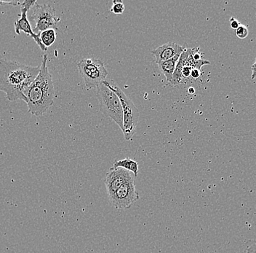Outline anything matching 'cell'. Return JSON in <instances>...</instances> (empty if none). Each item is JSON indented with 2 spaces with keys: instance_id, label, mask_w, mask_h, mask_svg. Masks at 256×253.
<instances>
[{
  "instance_id": "obj_1",
  "label": "cell",
  "mask_w": 256,
  "mask_h": 253,
  "mask_svg": "<svg viewBox=\"0 0 256 253\" xmlns=\"http://www.w3.org/2000/svg\"><path fill=\"white\" fill-rule=\"evenodd\" d=\"M39 70L40 66H28L6 58L0 60V91L10 102L22 100L26 103L28 88Z\"/></svg>"
},
{
  "instance_id": "obj_2",
  "label": "cell",
  "mask_w": 256,
  "mask_h": 253,
  "mask_svg": "<svg viewBox=\"0 0 256 253\" xmlns=\"http://www.w3.org/2000/svg\"><path fill=\"white\" fill-rule=\"evenodd\" d=\"M47 54L42 56L39 75L30 85L26 98L28 113L40 116L54 104L55 90L51 74L47 66Z\"/></svg>"
},
{
  "instance_id": "obj_3",
  "label": "cell",
  "mask_w": 256,
  "mask_h": 253,
  "mask_svg": "<svg viewBox=\"0 0 256 253\" xmlns=\"http://www.w3.org/2000/svg\"><path fill=\"white\" fill-rule=\"evenodd\" d=\"M103 83L119 96L123 112V129L122 131L126 140H130L136 131L140 112L132 100L122 91L119 85H117L114 80L107 78Z\"/></svg>"
},
{
  "instance_id": "obj_4",
  "label": "cell",
  "mask_w": 256,
  "mask_h": 253,
  "mask_svg": "<svg viewBox=\"0 0 256 253\" xmlns=\"http://www.w3.org/2000/svg\"><path fill=\"white\" fill-rule=\"evenodd\" d=\"M97 98L101 113L112 118L123 130V107L118 94L102 83L97 87Z\"/></svg>"
},
{
  "instance_id": "obj_5",
  "label": "cell",
  "mask_w": 256,
  "mask_h": 253,
  "mask_svg": "<svg viewBox=\"0 0 256 253\" xmlns=\"http://www.w3.org/2000/svg\"><path fill=\"white\" fill-rule=\"evenodd\" d=\"M77 67L88 89L97 88L108 76L104 63L97 58H85L78 63Z\"/></svg>"
},
{
  "instance_id": "obj_6",
  "label": "cell",
  "mask_w": 256,
  "mask_h": 253,
  "mask_svg": "<svg viewBox=\"0 0 256 253\" xmlns=\"http://www.w3.org/2000/svg\"><path fill=\"white\" fill-rule=\"evenodd\" d=\"M28 20L34 23V29L33 31L38 34L49 28L58 29L57 24L59 22L60 18L57 17L53 6L36 3L34 12Z\"/></svg>"
},
{
  "instance_id": "obj_7",
  "label": "cell",
  "mask_w": 256,
  "mask_h": 253,
  "mask_svg": "<svg viewBox=\"0 0 256 253\" xmlns=\"http://www.w3.org/2000/svg\"><path fill=\"white\" fill-rule=\"evenodd\" d=\"M135 178L129 179L109 196L110 203L117 210H128L138 200L140 197L135 188Z\"/></svg>"
},
{
  "instance_id": "obj_8",
  "label": "cell",
  "mask_w": 256,
  "mask_h": 253,
  "mask_svg": "<svg viewBox=\"0 0 256 253\" xmlns=\"http://www.w3.org/2000/svg\"><path fill=\"white\" fill-rule=\"evenodd\" d=\"M134 177L135 178L132 172L126 169L114 168V167L111 168L104 179V183H105L108 196L112 195L125 182Z\"/></svg>"
},
{
  "instance_id": "obj_9",
  "label": "cell",
  "mask_w": 256,
  "mask_h": 253,
  "mask_svg": "<svg viewBox=\"0 0 256 253\" xmlns=\"http://www.w3.org/2000/svg\"><path fill=\"white\" fill-rule=\"evenodd\" d=\"M20 11H21V14L20 15V18L15 20V23H14L15 33L18 35H20V31H23L25 34H28V36H31L34 39L38 46L40 47L41 50H43V51H47V47L44 46L42 42H41L40 38H39V33L36 34L33 31L31 23H30V21L27 18L28 9L20 7Z\"/></svg>"
},
{
  "instance_id": "obj_10",
  "label": "cell",
  "mask_w": 256,
  "mask_h": 253,
  "mask_svg": "<svg viewBox=\"0 0 256 253\" xmlns=\"http://www.w3.org/2000/svg\"><path fill=\"white\" fill-rule=\"evenodd\" d=\"M184 47L178 45L175 42H167L159 46L151 51L153 56L155 57L156 63L157 64L167 61L178 54H181L184 50Z\"/></svg>"
},
{
  "instance_id": "obj_11",
  "label": "cell",
  "mask_w": 256,
  "mask_h": 253,
  "mask_svg": "<svg viewBox=\"0 0 256 253\" xmlns=\"http://www.w3.org/2000/svg\"><path fill=\"white\" fill-rule=\"evenodd\" d=\"M191 48H185L183 53H181L179 58H178V62H177L176 67L174 71L173 77H172L171 83L170 85L172 86L178 85L182 82L183 77L182 76V69L183 66H185V62L186 59L190 54Z\"/></svg>"
},
{
  "instance_id": "obj_12",
  "label": "cell",
  "mask_w": 256,
  "mask_h": 253,
  "mask_svg": "<svg viewBox=\"0 0 256 253\" xmlns=\"http://www.w3.org/2000/svg\"><path fill=\"white\" fill-rule=\"evenodd\" d=\"M180 56L181 54L177 55L173 58L158 64L161 72L165 76L167 81L169 83H171L172 77H173V72L176 67L177 62H178Z\"/></svg>"
},
{
  "instance_id": "obj_13",
  "label": "cell",
  "mask_w": 256,
  "mask_h": 253,
  "mask_svg": "<svg viewBox=\"0 0 256 253\" xmlns=\"http://www.w3.org/2000/svg\"><path fill=\"white\" fill-rule=\"evenodd\" d=\"M114 168H123L132 172L135 178L138 174V164L134 160L130 159L129 158H126L120 161H116L114 163Z\"/></svg>"
},
{
  "instance_id": "obj_14",
  "label": "cell",
  "mask_w": 256,
  "mask_h": 253,
  "mask_svg": "<svg viewBox=\"0 0 256 253\" xmlns=\"http://www.w3.org/2000/svg\"><path fill=\"white\" fill-rule=\"evenodd\" d=\"M56 30L53 29V28H49L42 32H39L41 42H42V45L47 48L54 43L55 39H56Z\"/></svg>"
},
{
  "instance_id": "obj_15",
  "label": "cell",
  "mask_w": 256,
  "mask_h": 253,
  "mask_svg": "<svg viewBox=\"0 0 256 253\" xmlns=\"http://www.w3.org/2000/svg\"><path fill=\"white\" fill-rule=\"evenodd\" d=\"M211 62L206 60H200V61H195L193 59L192 57L189 54L187 59H186V62H185V66H191L192 68H195V69H201L202 66L206 65V64H210Z\"/></svg>"
},
{
  "instance_id": "obj_16",
  "label": "cell",
  "mask_w": 256,
  "mask_h": 253,
  "mask_svg": "<svg viewBox=\"0 0 256 253\" xmlns=\"http://www.w3.org/2000/svg\"><path fill=\"white\" fill-rule=\"evenodd\" d=\"M125 9H126V7L121 0H114L113 5L110 10L112 13L119 15V14H123L124 12Z\"/></svg>"
},
{
  "instance_id": "obj_17",
  "label": "cell",
  "mask_w": 256,
  "mask_h": 253,
  "mask_svg": "<svg viewBox=\"0 0 256 253\" xmlns=\"http://www.w3.org/2000/svg\"><path fill=\"white\" fill-rule=\"evenodd\" d=\"M248 34H249V30H248V26H246V25L242 24V23L235 30V34H236L237 37L241 39H246L248 37Z\"/></svg>"
},
{
  "instance_id": "obj_18",
  "label": "cell",
  "mask_w": 256,
  "mask_h": 253,
  "mask_svg": "<svg viewBox=\"0 0 256 253\" xmlns=\"http://www.w3.org/2000/svg\"><path fill=\"white\" fill-rule=\"evenodd\" d=\"M246 253H256V240H248L246 243Z\"/></svg>"
},
{
  "instance_id": "obj_19",
  "label": "cell",
  "mask_w": 256,
  "mask_h": 253,
  "mask_svg": "<svg viewBox=\"0 0 256 253\" xmlns=\"http://www.w3.org/2000/svg\"><path fill=\"white\" fill-rule=\"evenodd\" d=\"M37 1H28V0H25L23 2H20V7H23V8L27 9L29 10L33 6L35 5Z\"/></svg>"
},
{
  "instance_id": "obj_20",
  "label": "cell",
  "mask_w": 256,
  "mask_h": 253,
  "mask_svg": "<svg viewBox=\"0 0 256 253\" xmlns=\"http://www.w3.org/2000/svg\"><path fill=\"white\" fill-rule=\"evenodd\" d=\"M229 22H230V26L232 29L236 30L237 28L240 26V25L241 24L240 22L239 21L238 19L235 18V17L232 16V18L229 19Z\"/></svg>"
},
{
  "instance_id": "obj_21",
  "label": "cell",
  "mask_w": 256,
  "mask_h": 253,
  "mask_svg": "<svg viewBox=\"0 0 256 253\" xmlns=\"http://www.w3.org/2000/svg\"><path fill=\"white\" fill-rule=\"evenodd\" d=\"M193 68L191 66H184L182 69V76L183 78H189L191 75V72Z\"/></svg>"
},
{
  "instance_id": "obj_22",
  "label": "cell",
  "mask_w": 256,
  "mask_h": 253,
  "mask_svg": "<svg viewBox=\"0 0 256 253\" xmlns=\"http://www.w3.org/2000/svg\"><path fill=\"white\" fill-rule=\"evenodd\" d=\"M191 77L194 79H197L201 76V72H200V69H195V68H193L192 69V72H191Z\"/></svg>"
},
{
  "instance_id": "obj_23",
  "label": "cell",
  "mask_w": 256,
  "mask_h": 253,
  "mask_svg": "<svg viewBox=\"0 0 256 253\" xmlns=\"http://www.w3.org/2000/svg\"><path fill=\"white\" fill-rule=\"evenodd\" d=\"M0 4H1V5H4V4H12V5L13 6H17L18 4H20V2L19 1H0Z\"/></svg>"
},
{
  "instance_id": "obj_24",
  "label": "cell",
  "mask_w": 256,
  "mask_h": 253,
  "mask_svg": "<svg viewBox=\"0 0 256 253\" xmlns=\"http://www.w3.org/2000/svg\"><path fill=\"white\" fill-rule=\"evenodd\" d=\"M251 69H252V75H251V79H252V80H254V79L256 78V58L254 64L251 66Z\"/></svg>"
},
{
  "instance_id": "obj_25",
  "label": "cell",
  "mask_w": 256,
  "mask_h": 253,
  "mask_svg": "<svg viewBox=\"0 0 256 253\" xmlns=\"http://www.w3.org/2000/svg\"><path fill=\"white\" fill-rule=\"evenodd\" d=\"M188 91H189V94H193L195 92V90H194V88H193V87H190V88H189V90H188Z\"/></svg>"
}]
</instances>
